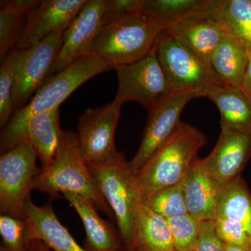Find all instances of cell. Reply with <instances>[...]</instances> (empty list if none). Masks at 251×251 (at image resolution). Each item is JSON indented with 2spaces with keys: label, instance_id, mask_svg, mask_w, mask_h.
Wrapping results in <instances>:
<instances>
[{
  "label": "cell",
  "instance_id": "obj_8",
  "mask_svg": "<svg viewBox=\"0 0 251 251\" xmlns=\"http://www.w3.org/2000/svg\"><path fill=\"white\" fill-rule=\"evenodd\" d=\"M115 69L118 77L115 99L122 104L133 100L150 112L173 94L154 49L143 58Z\"/></svg>",
  "mask_w": 251,
  "mask_h": 251
},
{
  "label": "cell",
  "instance_id": "obj_33",
  "mask_svg": "<svg viewBox=\"0 0 251 251\" xmlns=\"http://www.w3.org/2000/svg\"><path fill=\"white\" fill-rule=\"evenodd\" d=\"M193 251H226L225 243L216 232L214 221L201 223L197 242Z\"/></svg>",
  "mask_w": 251,
  "mask_h": 251
},
{
  "label": "cell",
  "instance_id": "obj_4",
  "mask_svg": "<svg viewBox=\"0 0 251 251\" xmlns=\"http://www.w3.org/2000/svg\"><path fill=\"white\" fill-rule=\"evenodd\" d=\"M168 27L145 14L129 15L104 25L94 41L91 54L115 69L143 58L154 49L158 36Z\"/></svg>",
  "mask_w": 251,
  "mask_h": 251
},
{
  "label": "cell",
  "instance_id": "obj_13",
  "mask_svg": "<svg viewBox=\"0 0 251 251\" xmlns=\"http://www.w3.org/2000/svg\"><path fill=\"white\" fill-rule=\"evenodd\" d=\"M87 0H44L28 16L14 49L32 47L48 36L64 31Z\"/></svg>",
  "mask_w": 251,
  "mask_h": 251
},
{
  "label": "cell",
  "instance_id": "obj_30",
  "mask_svg": "<svg viewBox=\"0 0 251 251\" xmlns=\"http://www.w3.org/2000/svg\"><path fill=\"white\" fill-rule=\"evenodd\" d=\"M0 234L3 247L8 251H29L26 225L23 219L0 216Z\"/></svg>",
  "mask_w": 251,
  "mask_h": 251
},
{
  "label": "cell",
  "instance_id": "obj_26",
  "mask_svg": "<svg viewBox=\"0 0 251 251\" xmlns=\"http://www.w3.org/2000/svg\"><path fill=\"white\" fill-rule=\"evenodd\" d=\"M216 217L237 223L251 237V193L242 176H238L223 190Z\"/></svg>",
  "mask_w": 251,
  "mask_h": 251
},
{
  "label": "cell",
  "instance_id": "obj_28",
  "mask_svg": "<svg viewBox=\"0 0 251 251\" xmlns=\"http://www.w3.org/2000/svg\"><path fill=\"white\" fill-rule=\"evenodd\" d=\"M18 50H11L0 68V125L4 127L14 113L13 89Z\"/></svg>",
  "mask_w": 251,
  "mask_h": 251
},
{
  "label": "cell",
  "instance_id": "obj_20",
  "mask_svg": "<svg viewBox=\"0 0 251 251\" xmlns=\"http://www.w3.org/2000/svg\"><path fill=\"white\" fill-rule=\"evenodd\" d=\"M65 138L59 125V108L31 117L27 128L26 143L34 149L41 167L48 166L59 152Z\"/></svg>",
  "mask_w": 251,
  "mask_h": 251
},
{
  "label": "cell",
  "instance_id": "obj_12",
  "mask_svg": "<svg viewBox=\"0 0 251 251\" xmlns=\"http://www.w3.org/2000/svg\"><path fill=\"white\" fill-rule=\"evenodd\" d=\"M106 0H87L63 34L62 46L51 71L54 75L77 59L90 55L94 41L103 27Z\"/></svg>",
  "mask_w": 251,
  "mask_h": 251
},
{
  "label": "cell",
  "instance_id": "obj_38",
  "mask_svg": "<svg viewBox=\"0 0 251 251\" xmlns=\"http://www.w3.org/2000/svg\"><path fill=\"white\" fill-rule=\"evenodd\" d=\"M121 251H128V250H127V249H122V250Z\"/></svg>",
  "mask_w": 251,
  "mask_h": 251
},
{
  "label": "cell",
  "instance_id": "obj_22",
  "mask_svg": "<svg viewBox=\"0 0 251 251\" xmlns=\"http://www.w3.org/2000/svg\"><path fill=\"white\" fill-rule=\"evenodd\" d=\"M249 60V51L233 36L225 33L211 59L213 72L221 82L242 88Z\"/></svg>",
  "mask_w": 251,
  "mask_h": 251
},
{
  "label": "cell",
  "instance_id": "obj_19",
  "mask_svg": "<svg viewBox=\"0 0 251 251\" xmlns=\"http://www.w3.org/2000/svg\"><path fill=\"white\" fill-rule=\"evenodd\" d=\"M63 196L71 203L80 216L86 232L87 251H121L122 238L110 222L99 215L98 209L89 200L75 193Z\"/></svg>",
  "mask_w": 251,
  "mask_h": 251
},
{
  "label": "cell",
  "instance_id": "obj_7",
  "mask_svg": "<svg viewBox=\"0 0 251 251\" xmlns=\"http://www.w3.org/2000/svg\"><path fill=\"white\" fill-rule=\"evenodd\" d=\"M37 155L27 143L16 145L0 157V211L23 219L25 206L40 173Z\"/></svg>",
  "mask_w": 251,
  "mask_h": 251
},
{
  "label": "cell",
  "instance_id": "obj_39",
  "mask_svg": "<svg viewBox=\"0 0 251 251\" xmlns=\"http://www.w3.org/2000/svg\"><path fill=\"white\" fill-rule=\"evenodd\" d=\"M175 251H176V250H175Z\"/></svg>",
  "mask_w": 251,
  "mask_h": 251
},
{
  "label": "cell",
  "instance_id": "obj_32",
  "mask_svg": "<svg viewBox=\"0 0 251 251\" xmlns=\"http://www.w3.org/2000/svg\"><path fill=\"white\" fill-rule=\"evenodd\" d=\"M145 0H106L103 26L129 15L143 14Z\"/></svg>",
  "mask_w": 251,
  "mask_h": 251
},
{
  "label": "cell",
  "instance_id": "obj_17",
  "mask_svg": "<svg viewBox=\"0 0 251 251\" xmlns=\"http://www.w3.org/2000/svg\"><path fill=\"white\" fill-rule=\"evenodd\" d=\"M211 13L191 16L168 29L211 69V57L225 32Z\"/></svg>",
  "mask_w": 251,
  "mask_h": 251
},
{
  "label": "cell",
  "instance_id": "obj_11",
  "mask_svg": "<svg viewBox=\"0 0 251 251\" xmlns=\"http://www.w3.org/2000/svg\"><path fill=\"white\" fill-rule=\"evenodd\" d=\"M194 98H197L195 94L173 93L148 112V121L140 148L129 161L135 173L139 171L175 133L181 123L180 116L184 107Z\"/></svg>",
  "mask_w": 251,
  "mask_h": 251
},
{
  "label": "cell",
  "instance_id": "obj_6",
  "mask_svg": "<svg viewBox=\"0 0 251 251\" xmlns=\"http://www.w3.org/2000/svg\"><path fill=\"white\" fill-rule=\"evenodd\" d=\"M154 50L173 94H192L199 98L213 86L224 84L168 29L158 36Z\"/></svg>",
  "mask_w": 251,
  "mask_h": 251
},
{
  "label": "cell",
  "instance_id": "obj_3",
  "mask_svg": "<svg viewBox=\"0 0 251 251\" xmlns=\"http://www.w3.org/2000/svg\"><path fill=\"white\" fill-rule=\"evenodd\" d=\"M34 190L49 194L51 199L59 193L80 195L93 203L98 211L112 217V211L99 191L81 153L76 134L65 131L64 144L48 166L41 167Z\"/></svg>",
  "mask_w": 251,
  "mask_h": 251
},
{
  "label": "cell",
  "instance_id": "obj_24",
  "mask_svg": "<svg viewBox=\"0 0 251 251\" xmlns=\"http://www.w3.org/2000/svg\"><path fill=\"white\" fill-rule=\"evenodd\" d=\"M41 1H1L0 6V58L3 59L17 46L28 16Z\"/></svg>",
  "mask_w": 251,
  "mask_h": 251
},
{
  "label": "cell",
  "instance_id": "obj_5",
  "mask_svg": "<svg viewBox=\"0 0 251 251\" xmlns=\"http://www.w3.org/2000/svg\"><path fill=\"white\" fill-rule=\"evenodd\" d=\"M87 166L114 213L125 249L133 251L137 211L143 202L135 172L120 152L110 161Z\"/></svg>",
  "mask_w": 251,
  "mask_h": 251
},
{
  "label": "cell",
  "instance_id": "obj_9",
  "mask_svg": "<svg viewBox=\"0 0 251 251\" xmlns=\"http://www.w3.org/2000/svg\"><path fill=\"white\" fill-rule=\"evenodd\" d=\"M123 104L116 99L104 106L89 108L79 120L77 143L87 165L110 161L119 154L115 135Z\"/></svg>",
  "mask_w": 251,
  "mask_h": 251
},
{
  "label": "cell",
  "instance_id": "obj_23",
  "mask_svg": "<svg viewBox=\"0 0 251 251\" xmlns=\"http://www.w3.org/2000/svg\"><path fill=\"white\" fill-rule=\"evenodd\" d=\"M211 16L251 52V0H216Z\"/></svg>",
  "mask_w": 251,
  "mask_h": 251
},
{
  "label": "cell",
  "instance_id": "obj_36",
  "mask_svg": "<svg viewBox=\"0 0 251 251\" xmlns=\"http://www.w3.org/2000/svg\"><path fill=\"white\" fill-rule=\"evenodd\" d=\"M226 251H251V247H240V246L231 245L225 243Z\"/></svg>",
  "mask_w": 251,
  "mask_h": 251
},
{
  "label": "cell",
  "instance_id": "obj_37",
  "mask_svg": "<svg viewBox=\"0 0 251 251\" xmlns=\"http://www.w3.org/2000/svg\"><path fill=\"white\" fill-rule=\"evenodd\" d=\"M0 251H6V249H5V248L3 247L2 245L1 246V247H0Z\"/></svg>",
  "mask_w": 251,
  "mask_h": 251
},
{
  "label": "cell",
  "instance_id": "obj_1",
  "mask_svg": "<svg viewBox=\"0 0 251 251\" xmlns=\"http://www.w3.org/2000/svg\"><path fill=\"white\" fill-rule=\"evenodd\" d=\"M112 68L96 54L77 59L69 67L51 75L33 96L29 103L14 112L1 133V153L19 144L26 143L28 123L31 117L59 108L80 86Z\"/></svg>",
  "mask_w": 251,
  "mask_h": 251
},
{
  "label": "cell",
  "instance_id": "obj_34",
  "mask_svg": "<svg viewBox=\"0 0 251 251\" xmlns=\"http://www.w3.org/2000/svg\"><path fill=\"white\" fill-rule=\"evenodd\" d=\"M242 89L251 99V52H249V60L243 81Z\"/></svg>",
  "mask_w": 251,
  "mask_h": 251
},
{
  "label": "cell",
  "instance_id": "obj_2",
  "mask_svg": "<svg viewBox=\"0 0 251 251\" xmlns=\"http://www.w3.org/2000/svg\"><path fill=\"white\" fill-rule=\"evenodd\" d=\"M206 143L202 132L181 122L171 138L135 172L143 202L157 191L181 183Z\"/></svg>",
  "mask_w": 251,
  "mask_h": 251
},
{
  "label": "cell",
  "instance_id": "obj_21",
  "mask_svg": "<svg viewBox=\"0 0 251 251\" xmlns=\"http://www.w3.org/2000/svg\"><path fill=\"white\" fill-rule=\"evenodd\" d=\"M175 251L173 235L167 219L145 203H141L135 220L133 251Z\"/></svg>",
  "mask_w": 251,
  "mask_h": 251
},
{
  "label": "cell",
  "instance_id": "obj_25",
  "mask_svg": "<svg viewBox=\"0 0 251 251\" xmlns=\"http://www.w3.org/2000/svg\"><path fill=\"white\" fill-rule=\"evenodd\" d=\"M216 0H145L143 14L172 26L196 15L212 11Z\"/></svg>",
  "mask_w": 251,
  "mask_h": 251
},
{
  "label": "cell",
  "instance_id": "obj_18",
  "mask_svg": "<svg viewBox=\"0 0 251 251\" xmlns=\"http://www.w3.org/2000/svg\"><path fill=\"white\" fill-rule=\"evenodd\" d=\"M203 97L219 109L221 131L251 134V99L242 88L219 84L206 91Z\"/></svg>",
  "mask_w": 251,
  "mask_h": 251
},
{
  "label": "cell",
  "instance_id": "obj_31",
  "mask_svg": "<svg viewBox=\"0 0 251 251\" xmlns=\"http://www.w3.org/2000/svg\"><path fill=\"white\" fill-rule=\"evenodd\" d=\"M216 232L224 243L231 245L251 247V237L240 225L225 218L214 219Z\"/></svg>",
  "mask_w": 251,
  "mask_h": 251
},
{
  "label": "cell",
  "instance_id": "obj_16",
  "mask_svg": "<svg viewBox=\"0 0 251 251\" xmlns=\"http://www.w3.org/2000/svg\"><path fill=\"white\" fill-rule=\"evenodd\" d=\"M182 184L188 214L200 223L214 221L222 191L209 176L204 158L196 157Z\"/></svg>",
  "mask_w": 251,
  "mask_h": 251
},
{
  "label": "cell",
  "instance_id": "obj_14",
  "mask_svg": "<svg viewBox=\"0 0 251 251\" xmlns=\"http://www.w3.org/2000/svg\"><path fill=\"white\" fill-rule=\"evenodd\" d=\"M251 157V134L221 131L204 163L211 179L221 191L241 173Z\"/></svg>",
  "mask_w": 251,
  "mask_h": 251
},
{
  "label": "cell",
  "instance_id": "obj_10",
  "mask_svg": "<svg viewBox=\"0 0 251 251\" xmlns=\"http://www.w3.org/2000/svg\"><path fill=\"white\" fill-rule=\"evenodd\" d=\"M63 34L64 31L54 32L29 49H16L18 54L13 89L14 111L21 109L50 75L62 48Z\"/></svg>",
  "mask_w": 251,
  "mask_h": 251
},
{
  "label": "cell",
  "instance_id": "obj_27",
  "mask_svg": "<svg viewBox=\"0 0 251 251\" xmlns=\"http://www.w3.org/2000/svg\"><path fill=\"white\" fill-rule=\"evenodd\" d=\"M143 202L166 219L188 214L182 181L157 191L146 198Z\"/></svg>",
  "mask_w": 251,
  "mask_h": 251
},
{
  "label": "cell",
  "instance_id": "obj_15",
  "mask_svg": "<svg viewBox=\"0 0 251 251\" xmlns=\"http://www.w3.org/2000/svg\"><path fill=\"white\" fill-rule=\"evenodd\" d=\"M52 200L41 206H36L30 198L26 202L23 220L28 245L31 241L40 240L52 251H87L78 245L57 219Z\"/></svg>",
  "mask_w": 251,
  "mask_h": 251
},
{
  "label": "cell",
  "instance_id": "obj_29",
  "mask_svg": "<svg viewBox=\"0 0 251 251\" xmlns=\"http://www.w3.org/2000/svg\"><path fill=\"white\" fill-rule=\"evenodd\" d=\"M171 228L175 249L193 251L197 242L201 223L190 214L167 219Z\"/></svg>",
  "mask_w": 251,
  "mask_h": 251
},
{
  "label": "cell",
  "instance_id": "obj_35",
  "mask_svg": "<svg viewBox=\"0 0 251 251\" xmlns=\"http://www.w3.org/2000/svg\"><path fill=\"white\" fill-rule=\"evenodd\" d=\"M29 251H52L40 240H32L29 244Z\"/></svg>",
  "mask_w": 251,
  "mask_h": 251
}]
</instances>
